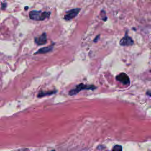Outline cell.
Listing matches in <instances>:
<instances>
[{
    "instance_id": "7",
    "label": "cell",
    "mask_w": 151,
    "mask_h": 151,
    "mask_svg": "<svg viewBox=\"0 0 151 151\" xmlns=\"http://www.w3.org/2000/svg\"><path fill=\"white\" fill-rule=\"evenodd\" d=\"M53 49V45H51L48 47H45L41 48H40L36 52L34 53V54H45L47 52H49Z\"/></svg>"
},
{
    "instance_id": "6",
    "label": "cell",
    "mask_w": 151,
    "mask_h": 151,
    "mask_svg": "<svg viewBox=\"0 0 151 151\" xmlns=\"http://www.w3.org/2000/svg\"><path fill=\"white\" fill-rule=\"evenodd\" d=\"M120 44L122 46L132 45L133 44V41L130 37H129L127 35H126L120 40Z\"/></svg>"
},
{
    "instance_id": "13",
    "label": "cell",
    "mask_w": 151,
    "mask_h": 151,
    "mask_svg": "<svg viewBox=\"0 0 151 151\" xmlns=\"http://www.w3.org/2000/svg\"><path fill=\"white\" fill-rule=\"evenodd\" d=\"M52 151H54V150H52Z\"/></svg>"
},
{
    "instance_id": "10",
    "label": "cell",
    "mask_w": 151,
    "mask_h": 151,
    "mask_svg": "<svg viewBox=\"0 0 151 151\" xmlns=\"http://www.w3.org/2000/svg\"><path fill=\"white\" fill-rule=\"evenodd\" d=\"M6 6H7V4H6V2H5V3H2V4H1V9H2V10L5 9Z\"/></svg>"
},
{
    "instance_id": "9",
    "label": "cell",
    "mask_w": 151,
    "mask_h": 151,
    "mask_svg": "<svg viewBox=\"0 0 151 151\" xmlns=\"http://www.w3.org/2000/svg\"><path fill=\"white\" fill-rule=\"evenodd\" d=\"M112 151H122V147L121 145H116L113 147Z\"/></svg>"
},
{
    "instance_id": "12",
    "label": "cell",
    "mask_w": 151,
    "mask_h": 151,
    "mask_svg": "<svg viewBox=\"0 0 151 151\" xmlns=\"http://www.w3.org/2000/svg\"><path fill=\"white\" fill-rule=\"evenodd\" d=\"M28 6H26V7H25V10H27V9H28Z\"/></svg>"
},
{
    "instance_id": "4",
    "label": "cell",
    "mask_w": 151,
    "mask_h": 151,
    "mask_svg": "<svg viewBox=\"0 0 151 151\" xmlns=\"http://www.w3.org/2000/svg\"><path fill=\"white\" fill-rule=\"evenodd\" d=\"M116 79L124 85H129L130 84V79L129 76L124 73L118 74L116 76Z\"/></svg>"
},
{
    "instance_id": "2",
    "label": "cell",
    "mask_w": 151,
    "mask_h": 151,
    "mask_svg": "<svg viewBox=\"0 0 151 151\" xmlns=\"http://www.w3.org/2000/svg\"><path fill=\"white\" fill-rule=\"evenodd\" d=\"M95 88H96V87L94 86V85H87V84H84L83 83H80L78 84L74 88H73L71 90H70L68 94L70 96H74L83 90H93Z\"/></svg>"
},
{
    "instance_id": "1",
    "label": "cell",
    "mask_w": 151,
    "mask_h": 151,
    "mask_svg": "<svg viewBox=\"0 0 151 151\" xmlns=\"http://www.w3.org/2000/svg\"><path fill=\"white\" fill-rule=\"evenodd\" d=\"M50 12L47 11H36L33 10L30 11L29 14V18L35 21H42L45 18L50 17Z\"/></svg>"
},
{
    "instance_id": "3",
    "label": "cell",
    "mask_w": 151,
    "mask_h": 151,
    "mask_svg": "<svg viewBox=\"0 0 151 151\" xmlns=\"http://www.w3.org/2000/svg\"><path fill=\"white\" fill-rule=\"evenodd\" d=\"M80 11V8H74L66 12L64 15V19L67 21H69L74 17H76Z\"/></svg>"
},
{
    "instance_id": "11",
    "label": "cell",
    "mask_w": 151,
    "mask_h": 151,
    "mask_svg": "<svg viewBox=\"0 0 151 151\" xmlns=\"http://www.w3.org/2000/svg\"><path fill=\"white\" fill-rule=\"evenodd\" d=\"M100 37V35H97L96 37V38L94 40V42H96L97 41V40H99V37Z\"/></svg>"
},
{
    "instance_id": "5",
    "label": "cell",
    "mask_w": 151,
    "mask_h": 151,
    "mask_svg": "<svg viewBox=\"0 0 151 151\" xmlns=\"http://www.w3.org/2000/svg\"><path fill=\"white\" fill-rule=\"evenodd\" d=\"M47 35L45 32L42 33L41 35L37 37L34 38V41L35 44L38 45H41L45 44L47 42Z\"/></svg>"
},
{
    "instance_id": "8",
    "label": "cell",
    "mask_w": 151,
    "mask_h": 151,
    "mask_svg": "<svg viewBox=\"0 0 151 151\" xmlns=\"http://www.w3.org/2000/svg\"><path fill=\"white\" fill-rule=\"evenodd\" d=\"M56 93V91L54 90V91H46V92H44V91H40L37 95V97H44V96H48V95H51V94H55Z\"/></svg>"
}]
</instances>
